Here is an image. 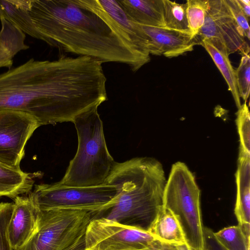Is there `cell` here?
Returning <instances> with one entry per match:
<instances>
[{"label":"cell","instance_id":"cell-1","mask_svg":"<svg viewBox=\"0 0 250 250\" xmlns=\"http://www.w3.org/2000/svg\"><path fill=\"white\" fill-rule=\"evenodd\" d=\"M102 63L86 56L30 59L0 74V110L27 113L41 126L72 122L107 100Z\"/></svg>","mask_w":250,"mask_h":250},{"label":"cell","instance_id":"cell-2","mask_svg":"<svg viewBox=\"0 0 250 250\" xmlns=\"http://www.w3.org/2000/svg\"><path fill=\"white\" fill-rule=\"evenodd\" d=\"M28 13L52 47L103 63H125L133 72L146 64L116 30L80 0H30Z\"/></svg>","mask_w":250,"mask_h":250},{"label":"cell","instance_id":"cell-3","mask_svg":"<svg viewBox=\"0 0 250 250\" xmlns=\"http://www.w3.org/2000/svg\"><path fill=\"white\" fill-rule=\"evenodd\" d=\"M166 181L162 165L154 158L136 157L115 162L105 183L114 186L117 193L97 218L148 232L163 208Z\"/></svg>","mask_w":250,"mask_h":250},{"label":"cell","instance_id":"cell-4","mask_svg":"<svg viewBox=\"0 0 250 250\" xmlns=\"http://www.w3.org/2000/svg\"><path fill=\"white\" fill-rule=\"evenodd\" d=\"M94 107L73 121L78 135L76 153L60 182L72 187L104 184L115 163L106 144L103 124Z\"/></svg>","mask_w":250,"mask_h":250},{"label":"cell","instance_id":"cell-5","mask_svg":"<svg viewBox=\"0 0 250 250\" xmlns=\"http://www.w3.org/2000/svg\"><path fill=\"white\" fill-rule=\"evenodd\" d=\"M200 197V189L188 166L181 162L173 164L164 191L163 208L177 218L190 250H205Z\"/></svg>","mask_w":250,"mask_h":250},{"label":"cell","instance_id":"cell-6","mask_svg":"<svg viewBox=\"0 0 250 250\" xmlns=\"http://www.w3.org/2000/svg\"><path fill=\"white\" fill-rule=\"evenodd\" d=\"M97 214L81 209L39 210L33 234L13 250H86V228Z\"/></svg>","mask_w":250,"mask_h":250},{"label":"cell","instance_id":"cell-7","mask_svg":"<svg viewBox=\"0 0 250 250\" xmlns=\"http://www.w3.org/2000/svg\"><path fill=\"white\" fill-rule=\"evenodd\" d=\"M113 185L104 183L92 187H72L60 182L35 186L30 194L40 210L53 209H81L100 212L116 196Z\"/></svg>","mask_w":250,"mask_h":250},{"label":"cell","instance_id":"cell-8","mask_svg":"<svg viewBox=\"0 0 250 250\" xmlns=\"http://www.w3.org/2000/svg\"><path fill=\"white\" fill-rule=\"evenodd\" d=\"M198 44L203 40L229 56L239 52L249 54L250 46L225 0H209L204 23L195 37Z\"/></svg>","mask_w":250,"mask_h":250},{"label":"cell","instance_id":"cell-9","mask_svg":"<svg viewBox=\"0 0 250 250\" xmlns=\"http://www.w3.org/2000/svg\"><path fill=\"white\" fill-rule=\"evenodd\" d=\"M155 238L148 232L104 217L93 219L85 232L86 250H142Z\"/></svg>","mask_w":250,"mask_h":250},{"label":"cell","instance_id":"cell-10","mask_svg":"<svg viewBox=\"0 0 250 250\" xmlns=\"http://www.w3.org/2000/svg\"><path fill=\"white\" fill-rule=\"evenodd\" d=\"M41 125L32 115L19 110H0V162L20 167L25 146Z\"/></svg>","mask_w":250,"mask_h":250},{"label":"cell","instance_id":"cell-11","mask_svg":"<svg viewBox=\"0 0 250 250\" xmlns=\"http://www.w3.org/2000/svg\"><path fill=\"white\" fill-rule=\"evenodd\" d=\"M115 29L129 48L146 63L150 61V41L140 24L126 14L119 0H81Z\"/></svg>","mask_w":250,"mask_h":250},{"label":"cell","instance_id":"cell-12","mask_svg":"<svg viewBox=\"0 0 250 250\" xmlns=\"http://www.w3.org/2000/svg\"><path fill=\"white\" fill-rule=\"evenodd\" d=\"M13 209L8 226V234L13 250L22 246L35 231L39 209L30 192L14 199Z\"/></svg>","mask_w":250,"mask_h":250},{"label":"cell","instance_id":"cell-13","mask_svg":"<svg viewBox=\"0 0 250 250\" xmlns=\"http://www.w3.org/2000/svg\"><path fill=\"white\" fill-rule=\"evenodd\" d=\"M149 38L150 54L171 58L192 51L194 46L198 44L196 39L189 32L140 24Z\"/></svg>","mask_w":250,"mask_h":250},{"label":"cell","instance_id":"cell-14","mask_svg":"<svg viewBox=\"0 0 250 250\" xmlns=\"http://www.w3.org/2000/svg\"><path fill=\"white\" fill-rule=\"evenodd\" d=\"M237 188L234 213L245 232L250 235V154L239 152L235 174Z\"/></svg>","mask_w":250,"mask_h":250},{"label":"cell","instance_id":"cell-15","mask_svg":"<svg viewBox=\"0 0 250 250\" xmlns=\"http://www.w3.org/2000/svg\"><path fill=\"white\" fill-rule=\"evenodd\" d=\"M127 16L142 25L164 27L163 0H119Z\"/></svg>","mask_w":250,"mask_h":250},{"label":"cell","instance_id":"cell-16","mask_svg":"<svg viewBox=\"0 0 250 250\" xmlns=\"http://www.w3.org/2000/svg\"><path fill=\"white\" fill-rule=\"evenodd\" d=\"M34 177L33 173L0 162V197L6 196L14 199L18 196L29 193L34 183Z\"/></svg>","mask_w":250,"mask_h":250},{"label":"cell","instance_id":"cell-17","mask_svg":"<svg viewBox=\"0 0 250 250\" xmlns=\"http://www.w3.org/2000/svg\"><path fill=\"white\" fill-rule=\"evenodd\" d=\"M29 0H0V18L30 36L44 42L43 37L34 26L28 13Z\"/></svg>","mask_w":250,"mask_h":250},{"label":"cell","instance_id":"cell-18","mask_svg":"<svg viewBox=\"0 0 250 250\" xmlns=\"http://www.w3.org/2000/svg\"><path fill=\"white\" fill-rule=\"evenodd\" d=\"M0 68H10L14 56L29 46L25 43V34L3 18H0Z\"/></svg>","mask_w":250,"mask_h":250},{"label":"cell","instance_id":"cell-19","mask_svg":"<svg viewBox=\"0 0 250 250\" xmlns=\"http://www.w3.org/2000/svg\"><path fill=\"white\" fill-rule=\"evenodd\" d=\"M155 239L175 245L186 243L182 228L174 214L163 208L148 231Z\"/></svg>","mask_w":250,"mask_h":250},{"label":"cell","instance_id":"cell-20","mask_svg":"<svg viewBox=\"0 0 250 250\" xmlns=\"http://www.w3.org/2000/svg\"><path fill=\"white\" fill-rule=\"evenodd\" d=\"M200 44L205 48L221 73L232 95L236 106L239 108L241 104L236 85L235 73L229 56L220 52L205 40L202 41Z\"/></svg>","mask_w":250,"mask_h":250},{"label":"cell","instance_id":"cell-21","mask_svg":"<svg viewBox=\"0 0 250 250\" xmlns=\"http://www.w3.org/2000/svg\"><path fill=\"white\" fill-rule=\"evenodd\" d=\"M163 4L164 27L190 33L187 17L186 4L169 0H163Z\"/></svg>","mask_w":250,"mask_h":250},{"label":"cell","instance_id":"cell-22","mask_svg":"<svg viewBox=\"0 0 250 250\" xmlns=\"http://www.w3.org/2000/svg\"><path fill=\"white\" fill-rule=\"evenodd\" d=\"M214 235L227 250H250V236L239 225L224 228Z\"/></svg>","mask_w":250,"mask_h":250},{"label":"cell","instance_id":"cell-23","mask_svg":"<svg viewBox=\"0 0 250 250\" xmlns=\"http://www.w3.org/2000/svg\"><path fill=\"white\" fill-rule=\"evenodd\" d=\"M186 4L188 27L192 37L195 39L204 23L209 0H188Z\"/></svg>","mask_w":250,"mask_h":250},{"label":"cell","instance_id":"cell-24","mask_svg":"<svg viewBox=\"0 0 250 250\" xmlns=\"http://www.w3.org/2000/svg\"><path fill=\"white\" fill-rule=\"evenodd\" d=\"M236 123L240 138L239 151L250 154V115L246 102L236 113Z\"/></svg>","mask_w":250,"mask_h":250},{"label":"cell","instance_id":"cell-25","mask_svg":"<svg viewBox=\"0 0 250 250\" xmlns=\"http://www.w3.org/2000/svg\"><path fill=\"white\" fill-rule=\"evenodd\" d=\"M235 78L240 98L247 102L250 90V57L249 54L242 55L236 70Z\"/></svg>","mask_w":250,"mask_h":250},{"label":"cell","instance_id":"cell-26","mask_svg":"<svg viewBox=\"0 0 250 250\" xmlns=\"http://www.w3.org/2000/svg\"><path fill=\"white\" fill-rule=\"evenodd\" d=\"M13 205V203H0V250H13L8 237V226Z\"/></svg>","mask_w":250,"mask_h":250},{"label":"cell","instance_id":"cell-27","mask_svg":"<svg viewBox=\"0 0 250 250\" xmlns=\"http://www.w3.org/2000/svg\"><path fill=\"white\" fill-rule=\"evenodd\" d=\"M225 1L244 37L249 40L250 38L249 20L242 12L236 0H225Z\"/></svg>","mask_w":250,"mask_h":250},{"label":"cell","instance_id":"cell-28","mask_svg":"<svg viewBox=\"0 0 250 250\" xmlns=\"http://www.w3.org/2000/svg\"><path fill=\"white\" fill-rule=\"evenodd\" d=\"M205 250H227L218 241L214 235V232L210 229L204 227Z\"/></svg>","mask_w":250,"mask_h":250},{"label":"cell","instance_id":"cell-29","mask_svg":"<svg viewBox=\"0 0 250 250\" xmlns=\"http://www.w3.org/2000/svg\"><path fill=\"white\" fill-rule=\"evenodd\" d=\"M142 250H177L176 245L154 239L150 244Z\"/></svg>","mask_w":250,"mask_h":250},{"label":"cell","instance_id":"cell-30","mask_svg":"<svg viewBox=\"0 0 250 250\" xmlns=\"http://www.w3.org/2000/svg\"><path fill=\"white\" fill-rule=\"evenodd\" d=\"M240 8L249 20L250 16V1L249 0H236Z\"/></svg>","mask_w":250,"mask_h":250},{"label":"cell","instance_id":"cell-31","mask_svg":"<svg viewBox=\"0 0 250 250\" xmlns=\"http://www.w3.org/2000/svg\"><path fill=\"white\" fill-rule=\"evenodd\" d=\"M176 248L177 250H190L189 246L186 243L176 245Z\"/></svg>","mask_w":250,"mask_h":250},{"label":"cell","instance_id":"cell-32","mask_svg":"<svg viewBox=\"0 0 250 250\" xmlns=\"http://www.w3.org/2000/svg\"></svg>","mask_w":250,"mask_h":250},{"label":"cell","instance_id":"cell-33","mask_svg":"<svg viewBox=\"0 0 250 250\" xmlns=\"http://www.w3.org/2000/svg\"></svg>","mask_w":250,"mask_h":250}]
</instances>
